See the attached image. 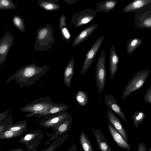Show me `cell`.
Listing matches in <instances>:
<instances>
[{
    "label": "cell",
    "instance_id": "obj_1",
    "mask_svg": "<svg viewBox=\"0 0 151 151\" xmlns=\"http://www.w3.org/2000/svg\"><path fill=\"white\" fill-rule=\"evenodd\" d=\"M50 68L47 65L38 66L35 63L23 66L8 78L6 83L14 80L16 83L19 84L20 89L32 86L47 73Z\"/></svg>",
    "mask_w": 151,
    "mask_h": 151
},
{
    "label": "cell",
    "instance_id": "obj_2",
    "mask_svg": "<svg viewBox=\"0 0 151 151\" xmlns=\"http://www.w3.org/2000/svg\"><path fill=\"white\" fill-rule=\"evenodd\" d=\"M53 29L48 24L38 28L34 44V50L37 52L50 50L55 42Z\"/></svg>",
    "mask_w": 151,
    "mask_h": 151
},
{
    "label": "cell",
    "instance_id": "obj_3",
    "mask_svg": "<svg viewBox=\"0 0 151 151\" xmlns=\"http://www.w3.org/2000/svg\"><path fill=\"white\" fill-rule=\"evenodd\" d=\"M150 73L148 70H140L129 81L123 93V99L126 98L132 92L139 89L144 85Z\"/></svg>",
    "mask_w": 151,
    "mask_h": 151
},
{
    "label": "cell",
    "instance_id": "obj_4",
    "mask_svg": "<svg viewBox=\"0 0 151 151\" xmlns=\"http://www.w3.org/2000/svg\"><path fill=\"white\" fill-rule=\"evenodd\" d=\"M106 52L104 50L101 52L96 63L95 70V78L98 92L101 94L104 91L106 72L105 62Z\"/></svg>",
    "mask_w": 151,
    "mask_h": 151
},
{
    "label": "cell",
    "instance_id": "obj_5",
    "mask_svg": "<svg viewBox=\"0 0 151 151\" xmlns=\"http://www.w3.org/2000/svg\"><path fill=\"white\" fill-rule=\"evenodd\" d=\"M135 14L134 27L139 29L151 28V3L133 12Z\"/></svg>",
    "mask_w": 151,
    "mask_h": 151
},
{
    "label": "cell",
    "instance_id": "obj_6",
    "mask_svg": "<svg viewBox=\"0 0 151 151\" xmlns=\"http://www.w3.org/2000/svg\"><path fill=\"white\" fill-rule=\"evenodd\" d=\"M97 12L91 8H86L74 14L71 19V24L76 27L86 24L95 18Z\"/></svg>",
    "mask_w": 151,
    "mask_h": 151
},
{
    "label": "cell",
    "instance_id": "obj_7",
    "mask_svg": "<svg viewBox=\"0 0 151 151\" xmlns=\"http://www.w3.org/2000/svg\"><path fill=\"white\" fill-rule=\"evenodd\" d=\"M48 97H44L27 104L20 109L22 112H36L46 110L54 104Z\"/></svg>",
    "mask_w": 151,
    "mask_h": 151
},
{
    "label": "cell",
    "instance_id": "obj_8",
    "mask_svg": "<svg viewBox=\"0 0 151 151\" xmlns=\"http://www.w3.org/2000/svg\"><path fill=\"white\" fill-rule=\"evenodd\" d=\"M101 35L97 38L86 54V58L83 65L81 74H83L88 70L100 48L104 38Z\"/></svg>",
    "mask_w": 151,
    "mask_h": 151
},
{
    "label": "cell",
    "instance_id": "obj_9",
    "mask_svg": "<svg viewBox=\"0 0 151 151\" xmlns=\"http://www.w3.org/2000/svg\"><path fill=\"white\" fill-rule=\"evenodd\" d=\"M14 37L8 31H6L0 40V66L6 60L8 53L14 40Z\"/></svg>",
    "mask_w": 151,
    "mask_h": 151
},
{
    "label": "cell",
    "instance_id": "obj_10",
    "mask_svg": "<svg viewBox=\"0 0 151 151\" xmlns=\"http://www.w3.org/2000/svg\"><path fill=\"white\" fill-rule=\"evenodd\" d=\"M68 108V106L66 104L54 103L46 110L27 114L24 116L27 117L34 116L35 117L45 118L60 112L65 111Z\"/></svg>",
    "mask_w": 151,
    "mask_h": 151
},
{
    "label": "cell",
    "instance_id": "obj_11",
    "mask_svg": "<svg viewBox=\"0 0 151 151\" xmlns=\"http://www.w3.org/2000/svg\"><path fill=\"white\" fill-rule=\"evenodd\" d=\"M70 116L69 113L65 111L60 112L42 119L40 125L47 128L53 127Z\"/></svg>",
    "mask_w": 151,
    "mask_h": 151
},
{
    "label": "cell",
    "instance_id": "obj_12",
    "mask_svg": "<svg viewBox=\"0 0 151 151\" xmlns=\"http://www.w3.org/2000/svg\"><path fill=\"white\" fill-rule=\"evenodd\" d=\"M106 116L108 120L112 124L115 129L120 134L124 139L127 142L128 137L125 130L119 119L113 113L108 109L107 112Z\"/></svg>",
    "mask_w": 151,
    "mask_h": 151
},
{
    "label": "cell",
    "instance_id": "obj_13",
    "mask_svg": "<svg viewBox=\"0 0 151 151\" xmlns=\"http://www.w3.org/2000/svg\"><path fill=\"white\" fill-rule=\"evenodd\" d=\"M108 126L111 135L117 144L123 149L129 150L131 149L130 145L124 139L109 121L108 122Z\"/></svg>",
    "mask_w": 151,
    "mask_h": 151
},
{
    "label": "cell",
    "instance_id": "obj_14",
    "mask_svg": "<svg viewBox=\"0 0 151 151\" xmlns=\"http://www.w3.org/2000/svg\"><path fill=\"white\" fill-rule=\"evenodd\" d=\"M105 102L109 109L114 112L125 121L126 122L125 116L117 104L113 95L110 94H106L105 97Z\"/></svg>",
    "mask_w": 151,
    "mask_h": 151
},
{
    "label": "cell",
    "instance_id": "obj_15",
    "mask_svg": "<svg viewBox=\"0 0 151 151\" xmlns=\"http://www.w3.org/2000/svg\"><path fill=\"white\" fill-rule=\"evenodd\" d=\"M115 45H113L110 49L109 70L111 79L113 80L118 70V65L119 58L116 53Z\"/></svg>",
    "mask_w": 151,
    "mask_h": 151
},
{
    "label": "cell",
    "instance_id": "obj_16",
    "mask_svg": "<svg viewBox=\"0 0 151 151\" xmlns=\"http://www.w3.org/2000/svg\"><path fill=\"white\" fill-rule=\"evenodd\" d=\"M98 26V24L94 23L80 32L73 42L72 47H75L85 40L93 32Z\"/></svg>",
    "mask_w": 151,
    "mask_h": 151
},
{
    "label": "cell",
    "instance_id": "obj_17",
    "mask_svg": "<svg viewBox=\"0 0 151 151\" xmlns=\"http://www.w3.org/2000/svg\"><path fill=\"white\" fill-rule=\"evenodd\" d=\"M92 130L96 140L99 151H113L99 129L93 128Z\"/></svg>",
    "mask_w": 151,
    "mask_h": 151
},
{
    "label": "cell",
    "instance_id": "obj_18",
    "mask_svg": "<svg viewBox=\"0 0 151 151\" xmlns=\"http://www.w3.org/2000/svg\"><path fill=\"white\" fill-rule=\"evenodd\" d=\"M75 58H72L65 67L64 72V83L67 87H69L74 74V61Z\"/></svg>",
    "mask_w": 151,
    "mask_h": 151
},
{
    "label": "cell",
    "instance_id": "obj_19",
    "mask_svg": "<svg viewBox=\"0 0 151 151\" xmlns=\"http://www.w3.org/2000/svg\"><path fill=\"white\" fill-rule=\"evenodd\" d=\"M118 1L117 0H106L97 2L95 10L96 12H109L116 7Z\"/></svg>",
    "mask_w": 151,
    "mask_h": 151
},
{
    "label": "cell",
    "instance_id": "obj_20",
    "mask_svg": "<svg viewBox=\"0 0 151 151\" xmlns=\"http://www.w3.org/2000/svg\"><path fill=\"white\" fill-rule=\"evenodd\" d=\"M151 3V0H136L133 1L127 4L123 8L124 13L133 12L135 11L141 9Z\"/></svg>",
    "mask_w": 151,
    "mask_h": 151
},
{
    "label": "cell",
    "instance_id": "obj_21",
    "mask_svg": "<svg viewBox=\"0 0 151 151\" xmlns=\"http://www.w3.org/2000/svg\"><path fill=\"white\" fill-rule=\"evenodd\" d=\"M66 19V17L64 14L60 16L59 18V27L63 39L68 42L70 40L71 36L67 26Z\"/></svg>",
    "mask_w": 151,
    "mask_h": 151
},
{
    "label": "cell",
    "instance_id": "obj_22",
    "mask_svg": "<svg viewBox=\"0 0 151 151\" xmlns=\"http://www.w3.org/2000/svg\"><path fill=\"white\" fill-rule=\"evenodd\" d=\"M58 0H37L39 6L44 10L47 11H52L59 10L60 5L57 2Z\"/></svg>",
    "mask_w": 151,
    "mask_h": 151
},
{
    "label": "cell",
    "instance_id": "obj_23",
    "mask_svg": "<svg viewBox=\"0 0 151 151\" xmlns=\"http://www.w3.org/2000/svg\"><path fill=\"white\" fill-rule=\"evenodd\" d=\"M73 121V118L70 116L53 127L55 129L56 131L58 133L62 134L70 129Z\"/></svg>",
    "mask_w": 151,
    "mask_h": 151
},
{
    "label": "cell",
    "instance_id": "obj_24",
    "mask_svg": "<svg viewBox=\"0 0 151 151\" xmlns=\"http://www.w3.org/2000/svg\"><path fill=\"white\" fill-rule=\"evenodd\" d=\"M142 42V40L138 38H134L129 39L127 45V52L131 55Z\"/></svg>",
    "mask_w": 151,
    "mask_h": 151
},
{
    "label": "cell",
    "instance_id": "obj_25",
    "mask_svg": "<svg viewBox=\"0 0 151 151\" xmlns=\"http://www.w3.org/2000/svg\"><path fill=\"white\" fill-rule=\"evenodd\" d=\"M27 123L26 120L19 121L9 125L6 130L13 132L25 131L27 129Z\"/></svg>",
    "mask_w": 151,
    "mask_h": 151
},
{
    "label": "cell",
    "instance_id": "obj_26",
    "mask_svg": "<svg viewBox=\"0 0 151 151\" xmlns=\"http://www.w3.org/2000/svg\"><path fill=\"white\" fill-rule=\"evenodd\" d=\"M74 99L78 105L80 106H85L88 102L87 93L83 91H78L74 96Z\"/></svg>",
    "mask_w": 151,
    "mask_h": 151
},
{
    "label": "cell",
    "instance_id": "obj_27",
    "mask_svg": "<svg viewBox=\"0 0 151 151\" xmlns=\"http://www.w3.org/2000/svg\"><path fill=\"white\" fill-rule=\"evenodd\" d=\"M13 24L18 30L22 32H24L25 29L24 21L23 19L20 16L15 15L12 19Z\"/></svg>",
    "mask_w": 151,
    "mask_h": 151
},
{
    "label": "cell",
    "instance_id": "obj_28",
    "mask_svg": "<svg viewBox=\"0 0 151 151\" xmlns=\"http://www.w3.org/2000/svg\"><path fill=\"white\" fill-rule=\"evenodd\" d=\"M25 131L13 132L5 130L0 133V140L11 139L21 136Z\"/></svg>",
    "mask_w": 151,
    "mask_h": 151
},
{
    "label": "cell",
    "instance_id": "obj_29",
    "mask_svg": "<svg viewBox=\"0 0 151 151\" xmlns=\"http://www.w3.org/2000/svg\"><path fill=\"white\" fill-rule=\"evenodd\" d=\"M80 140L84 151H93L88 137L83 131L81 132Z\"/></svg>",
    "mask_w": 151,
    "mask_h": 151
},
{
    "label": "cell",
    "instance_id": "obj_30",
    "mask_svg": "<svg viewBox=\"0 0 151 151\" xmlns=\"http://www.w3.org/2000/svg\"><path fill=\"white\" fill-rule=\"evenodd\" d=\"M145 116V114L143 112L138 111H135L132 114V118L133 121L134 126L138 128Z\"/></svg>",
    "mask_w": 151,
    "mask_h": 151
},
{
    "label": "cell",
    "instance_id": "obj_31",
    "mask_svg": "<svg viewBox=\"0 0 151 151\" xmlns=\"http://www.w3.org/2000/svg\"><path fill=\"white\" fill-rule=\"evenodd\" d=\"M17 8V6L11 0H0V10H11Z\"/></svg>",
    "mask_w": 151,
    "mask_h": 151
},
{
    "label": "cell",
    "instance_id": "obj_32",
    "mask_svg": "<svg viewBox=\"0 0 151 151\" xmlns=\"http://www.w3.org/2000/svg\"><path fill=\"white\" fill-rule=\"evenodd\" d=\"M13 123V117L12 114L0 122V133L5 130L8 126Z\"/></svg>",
    "mask_w": 151,
    "mask_h": 151
},
{
    "label": "cell",
    "instance_id": "obj_33",
    "mask_svg": "<svg viewBox=\"0 0 151 151\" xmlns=\"http://www.w3.org/2000/svg\"><path fill=\"white\" fill-rule=\"evenodd\" d=\"M37 136L34 132L28 133L20 138L18 142L19 143H25L31 141Z\"/></svg>",
    "mask_w": 151,
    "mask_h": 151
},
{
    "label": "cell",
    "instance_id": "obj_34",
    "mask_svg": "<svg viewBox=\"0 0 151 151\" xmlns=\"http://www.w3.org/2000/svg\"><path fill=\"white\" fill-rule=\"evenodd\" d=\"M64 140H63L62 137L54 141L45 151H54L56 148L63 142Z\"/></svg>",
    "mask_w": 151,
    "mask_h": 151
},
{
    "label": "cell",
    "instance_id": "obj_35",
    "mask_svg": "<svg viewBox=\"0 0 151 151\" xmlns=\"http://www.w3.org/2000/svg\"><path fill=\"white\" fill-rule=\"evenodd\" d=\"M144 100L147 103L151 104V85L145 93Z\"/></svg>",
    "mask_w": 151,
    "mask_h": 151
},
{
    "label": "cell",
    "instance_id": "obj_36",
    "mask_svg": "<svg viewBox=\"0 0 151 151\" xmlns=\"http://www.w3.org/2000/svg\"><path fill=\"white\" fill-rule=\"evenodd\" d=\"M11 110L6 109L3 112L0 113V122L6 118L9 114Z\"/></svg>",
    "mask_w": 151,
    "mask_h": 151
},
{
    "label": "cell",
    "instance_id": "obj_37",
    "mask_svg": "<svg viewBox=\"0 0 151 151\" xmlns=\"http://www.w3.org/2000/svg\"><path fill=\"white\" fill-rule=\"evenodd\" d=\"M137 151H147L145 144L142 142L139 144L137 148Z\"/></svg>",
    "mask_w": 151,
    "mask_h": 151
},
{
    "label": "cell",
    "instance_id": "obj_38",
    "mask_svg": "<svg viewBox=\"0 0 151 151\" xmlns=\"http://www.w3.org/2000/svg\"><path fill=\"white\" fill-rule=\"evenodd\" d=\"M68 151H77L76 146L75 145L73 144L70 147Z\"/></svg>",
    "mask_w": 151,
    "mask_h": 151
},
{
    "label": "cell",
    "instance_id": "obj_39",
    "mask_svg": "<svg viewBox=\"0 0 151 151\" xmlns=\"http://www.w3.org/2000/svg\"><path fill=\"white\" fill-rule=\"evenodd\" d=\"M66 3L68 5L71 4L73 3L76 2L77 1L76 0H65Z\"/></svg>",
    "mask_w": 151,
    "mask_h": 151
},
{
    "label": "cell",
    "instance_id": "obj_40",
    "mask_svg": "<svg viewBox=\"0 0 151 151\" xmlns=\"http://www.w3.org/2000/svg\"><path fill=\"white\" fill-rule=\"evenodd\" d=\"M8 151H24V150L22 148H15L10 150Z\"/></svg>",
    "mask_w": 151,
    "mask_h": 151
},
{
    "label": "cell",
    "instance_id": "obj_41",
    "mask_svg": "<svg viewBox=\"0 0 151 151\" xmlns=\"http://www.w3.org/2000/svg\"><path fill=\"white\" fill-rule=\"evenodd\" d=\"M149 151H151V147H149Z\"/></svg>",
    "mask_w": 151,
    "mask_h": 151
}]
</instances>
